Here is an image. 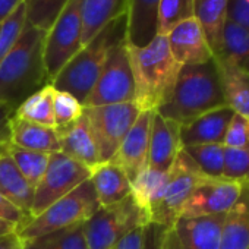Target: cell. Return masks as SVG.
<instances>
[{
    "instance_id": "obj_1",
    "label": "cell",
    "mask_w": 249,
    "mask_h": 249,
    "mask_svg": "<svg viewBox=\"0 0 249 249\" xmlns=\"http://www.w3.org/2000/svg\"><path fill=\"white\" fill-rule=\"evenodd\" d=\"M46 34L25 22L18 41L0 63V101L18 107L50 84L44 68Z\"/></svg>"
},
{
    "instance_id": "obj_2",
    "label": "cell",
    "mask_w": 249,
    "mask_h": 249,
    "mask_svg": "<svg viewBox=\"0 0 249 249\" xmlns=\"http://www.w3.org/2000/svg\"><path fill=\"white\" fill-rule=\"evenodd\" d=\"M135 82V104L141 111H157L170 97L180 65L172 56L166 36H156L144 47L129 46Z\"/></svg>"
},
{
    "instance_id": "obj_3",
    "label": "cell",
    "mask_w": 249,
    "mask_h": 249,
    "mask_svg": "<svg viewBox=\"0 0 249 249\" xmlns=\"http://www.w3.org/2000/svg\"><path fill=\"white\" fill-rule=\"evenodd\" d=\"M226 106L215 59L201 65L182 66L169 100L157 110L179 124Z\"/></svg>"
},
{
    "instance_id": "obj_4",
    "label": "cell",
    "mask_w": 249,
    "mask_h": 249,
    "mask_svg": "<svg viewBox=\"0 0 249 249\" xmlns=\"http://www.w3.org/2000/svg\"><path fill=\"white\" fill-rule=\"evenodd\" d=\"M126 38V14L106 25L88 44H85L50 82L56 91L69 92L81 104L92 91L108 50Z\"/></svg>"
},
{
    "instance_id": "obj_5",
    "label": "cell",
    "mask_w": 249,
    "mask_h": 249,
    "mask_svg": "<svg viewBox=\"0 0 249 249\" xmlns=\"http://www.w3.org/2000/svg\"><path fill=\"white\" fill-rule=\"evenodd\" d=\"M98 208L100 204L94 186L88 179L71 194L52 204L41 214L30 217L17 230V234L22 242H28L53 231L84 224Z\"/></svg>"
},
{
    "instance_id": "obj_6",
    "label": "cell",
    "mask_w": 249,
    "mask_h": 249,
    "mask_svg": "<svg viewBox=\"0 0 249 249\" xmlns=\"http://www.w3.org/2000/svg\"><path fill=\"white\" fill-rule=\"evenodd\" d=\"M148 223L147 215L137 205L132 195L114 205L100 207L84 223L88 249H111L129 231Z\"/></svg>"
},
{
    "instance_id": "obj_7",
    "label": "cell",
    "mask_w": 249,
    "mask_h": 249,
    "mask_svg": "<svg viewBox=\"0 0 249 249\" xmlns=\"http://www.w3.org/2000/svg\"><path fill=\"white\" fill-rule=\"evenodd\" d=\"M134 98L135 82L131 68L129 47L126 38H123L108 50L101 73L82 106H108L134 101Z\"/></svg>"
},
{
    "instance_id": "obj_8",
    "label": "cell",
    "mask_w": 249,
    "mask_h": 249,
    "mask_svg": "<svg viewBox=\"0 0 249 249\" xmlns=\"http://www.w3.org/2000/svg\"><path fill=\"white\" fill-rule=\"evenodd\" d=\"M84 113L88 117L91 131L95 138L101 163L110 161L124 137L128 135L141 108L135 101L97 106V107H84Z\"/></svg>"
},
{
    "instance_id": "obj_9",
    "label": "cell",
    "mask_w": 249,
    "mask_h": 249,
    "mask_svg": "<svg viewBox=\"0 0 249 249\" xmlns=\"http://www.w3.org/2000/svg\"><path fill=\"white\" fill-rule=\"evenodd\" d=\"M82 47V0H69L46 34L44 68L50 82Z\"/></svg>"
},
{
    "instance_id": "obj_10",
    "label": "cell",
    "mask_w": 249,
    "mask_h": 249,
    "mask_svg": "<svg viewBox=\"0 0 249 249\" xmlns=\"http://www.w3.org/2000/svg\"><path fill=\"white\" fill-rule=\"evenodd\" d=\"M207 179L208 178L198 169L194 160L182 148L169 170L164 192L151 211L150 223H157L172 229L192 191Z\"/></svg>"
},
{
    "instance_id": "obj_11",
    "label": "cell",
    "mask_w": 249,
    "mask_h": 249,
    "mask_svg": "<svg viewBox=\"0 0 249 249\" xmlns=\"http://www.w3.org/2000/svg\"><path fill=\"white\" fill-rule=\"evenodd\" d=\"M92 170L63 153H52L49 166L34 191L30 217L41 214L56 201L62 199L91 178Z\"/></svg>"
},
{
    "instance_id": "obj_12",
    "label": "cell",
    "mask_w": 249,
    "mask_h": 249,
    "mask_svg": "<svg viewBox=\"0 0 249 249\" xmlns=\"http://www.w3.org/2000/svg\"><path fill=\"white\" fill-rule=\"evenodd\" d=\"M242 183L227 179H207L199 183L180 210L179 217L226 214L237 201Z\"/></svg>"
},
{
    "instance_id": "obj_13",
    "label": "cell",
    "mask_w": 249,
    "mask_h": 249,
    "mask_svg": "<svg viewBox=\"0 0 249 249\" xmlns=\"http://www.w3.org/2000/svg\"><path fill=\"white\" fill-rule=\"evenodd\" d=\"M154 111H141L134 126L124 137L119 150L110 160L119 166L131 183L148 169V150H150V129Z\"/></svg>"
},
{
    "instance_id": "obj_14",
    "label": "cell",
    "mask_w": 249,
    "mask_h": 249,
    "mask_svg": "<svg viewBox=\"0 0 249 249\" xmlns=\"http://www.w3.org/2000/svg\"><path fill=\"white\" fill-rule=\"evenodd\" d=\"M166 37L172 56L180 66L201 65L214 59L205 34L195 18L178 24Z\"/></svg>"
},
{
    "instance_id": "obj_15",
    "label": "cell",
    "mask_w": 249,
    "mask_h": 249,
    "mask_svg": "<svg viewBox=\"0 0 249 249\" xmlns=\"http://www.w3.org/2000/svg\"><path fill=\"white\" fill-rule=\"evenodd\" d=\"M180 124L163 117L154 111L151 117L150 129V150H148V167L153 170L167 173L173 166L180 145Z\"/></svg>"
},
{
    "instance_id": "obj_16",
    "label": "cell",
    "mask_w": 249,
    "mask_h": 249,
    "mask_svg": "<svg viewBox=\"0 0 249 249\" xmlns=\"http://www.w3.org/2000/svg\"><path fill=\"white\" fill-rule=\"evenodd\" d=\"M226 214L179 217L172 229L183 249H220Z\"/></svg>"
},
{
    "instance_id": "obj_17",
    "label": "cell",
    "mask_w": 249,
    "mask_h": 249,
    "mask_svg": "<svg viewBox=\"0 0 249 249\" xmlns=\"http://www.w3.org/2000/svg\"><path fill=\"white\" fill-rule=\"evenodd\" d=\"M56 132L60 142V153L82 163L91 170L101 164L95 138L85 113L72 123L56 128Z\"/></svg>"
},
{
    "instance_id": "obj_18",
    "label": "cell",
    "mask_w": 249,
    "mask_h": 249,
    "mask_svg": "<svg viewBox=\"0 0 249 249\" xmlns=\"http://www.w3.org/2000/svg\"><path fill=\"white\" fill-rule=\"evenodd\" d=\"M234 111L227 107H218L196 119L180 124V145H199V144H223L224 135Z\"/></svg>"
},
{
    "instance_id": "obj_19",
    "label": "cell",
    "mask_w": 249,
    "mask_h": 249,
    "mask_svg": "<svg viewBox=\"0 0 249 249\" xmlns=\"http://www.w3.org/2000/svg\"><path fill=\"white\" fill-rule=\"evenodd\" d=\"M160 0H128L126 41L132 47H144L157 36Z\"/></svg>"
},
{
    "instance_id": "obj_20",
    "label": "cell",
    "mask_w": 249,
    "mask_h": 249,
    "mask_svg": "<svg viewBox=\"0 0 249 249\" xmlns=\"http://www.w3.org/2000/svg\"><path fill=\"white\" fill-rule=\"evenodd\" d=\"M100 207L114 205L128 198L132 191V183L124 172L111 161L98 164L89 178Z\"/></svg>"
},
{
    "instance_id": "obj_21",
    "label": "cell",
    "mask_w": 249,
    "mask_h": 249,
    "mask_svg": "<svg viewBox=\"0 0 249 249\" xmlns=\"http://www.w3.org/2000/svg\"><path fill=\"white\" fill-rule=\"evenodd\" d=\"M220 249H249V182L242 183L237 201L226 214Z\"/></svg>"
},
{
    "instance_id": "obj_22",
    "label": "cell",
    "mask_w": 249,
    "mask_h": 249,
    "mask_svg": "<svg viewBox=\"0 0 249 249\" xmlns=\"http://www.w3.org/2000/svg\"><path fill=\"white\" fill-rule=\"evenodd\" d=\"M224 103L236 114H242L249 119V72L242 71L236 65L224 59H215Z\"/></svg>"
},
{
    "instance_id": "obj_23",
    "label": "cell",
    "mask_w": 249,
    "mask_h": 249,
    "mask_svg": "<svg viewBox=\"0 0 249 249\" xmlns=\"http://www.w3.org/2000/svg\"><path fill=\"white\" fill-rule=\"evenodd\" d=\"M12 142L17 147L40 151V153H60V142L56 128L44 126L19 117L12 119Z\"/></svg>"
},
{
    "instance_id": "obj_24",
    "label": "cell",
    "mask_w": 249,
    "mask_h": 249,
    "mask_svg": "<svg viewBox=\"0 0 249 249\" xmlns=\"http://www.w3.org/2000/svg\"><path fill=\"white\" fill-rule=\"evenodd\" d=\"M128 0H82V46L106 25L126 14Z\"/></svg>"
},
{
    "instance_id": "obj_25",
    "label": "cell",
    "mask_w": 249,
    "mask_h": 249,
    "mask_svg": "<svg viewBox=\"0 0 249 249\" xmlns=\"http://www.w3.org/2000/svg\"><path fill=\"white\" fill-rule=\"evenodd\" d=\"M34 188L25 180L11 156L0 157V194L27 215L31 214Z\"/></svg>"
},
{
    "instance_id": "obj_26",
    "label": "cell",
    "mask_w": 249,
    "mask_h": 249,
    "mask_svg": "<svg viewBox=\"0 0 249 249\" xmlns=\"http://www.w3.org/2000/svg\"><path fill=\"white\" fill-rule=\"evenodd\" d=\"M230 0H195L194 18L199 22L208 46L215 57L220 52L221 33L227 21Z\"/></svg>"
},
{
    "instance_id": "obj_27",
    "label": "cell",
    "mask_w": 249,
    "mask_h": 249,
    "mask_svg": "<svg viewBox=\"0 0 249 249\" xmlns=\"http://www.w3.org/2000/svg\"><path fill=\"white\" fill-rule=\"evenodd\" d=\"M214 59H224L242 71L249 72V31L227 19L223 33L220 52Z\"/></svg>"
},
{
    "instance_id": "obj_28",
    "label": "cell",
    "mask_w": 249,
    "mask_h": 249,
    "mask_svg": "<svg viewBox=\"0 0 249 249\" xmlns=\"http://www.w3.org/2000/svg\"><path fill=\"white\" fill-rule=\"evenodd\" d=\"M167 173L153 170V169H145L134 182H132V191L131 195L137 205L141 208V211L147 215L148 221L151 218V211L160 201L166 183H167Z\"/></svg>"
},
{
    "instance_id": "obj_29",
    "label": "cell",
    "mask_w": 249,
    "mask_h": 249,
    "mask_svg": "<svg viewBox=\"0 0 249 249\" xmlns=\"http://www.w3.org/2000/svg\"><path fill=\"white\" fill-rule=\"evenodd\" d=\"M54 88L49 84L25 98L15 110V117L30 120L44 126L54 128V110H53Z\"/></svg>"
},
{
    "instance_id": "obj_30",
    "label": "cell",
    "mask_w": 249,
    "mask_h": 249,
    "mask_svg": "<svg viewBox=\"0 0 249 249\" xmlns=\"http://www.w3.org/2000/svg\"><path fill=\"white\" fill-rule=\"evenodd\" d=\"M22 243L24 249H88L84 224L53 231Z\"/></svg>"
},
{
    "instance_id": "obj_31",
    "label": "cell",
    "mask_w": 249,
    "mask_h": 249,
    "mask_svg": "<svg viewBox=\"0 0 249 249\" xmlns=\"http://www.w3.org/2000/svg\"><path fill=\"white\" fill-rule=\"evenodd\" d=\"M182 148L208 179H223V170H224L223 144H199V145H189Z\"/></svg>"
},
{
    "instance_id": "obj_32",
    "label": "cell",
    "mask_w": 249,
    "mask_h": 249,
    "mask_svg": "<svg viewBox=\"0 0 249 249\" xmlns=\"http://www.w3.org/2000/svg\"><path fill=\"white\" fill-rule=\"evenodd\" d=\"M69 0H24L27 24L49 33Z\"/></svg>"
},
{
    "instance_id": "obj_33",
    "label": "cell",
    "mask_w": 249,
    "mask_h": 249,
    "mask_svg": "<svg viewBox=\"0 0 249 249\" xmlns=\"http://www.w3.org/2000/svg\"><path fill=\"white\" fill-rule=\"evenodd\" d=\"M9 156L12 157L14 163L17 164L18 170L22 173L25 180L36 189L46 173V169H47L49 160H50V154L25 150V148L12 145Z\"/></svg>"
},
{
    "instance_id": "obj_34",
    "label": "cell",
    "mask_w": 249,
    "mask_h": 249,
    "mask_svg": "<svg viewBox=\"0 0 249 249\" xmlns=\"http://www.w3.org/2000/svg\"><path fill=\"white\" fill-rule=\"evenodd\" d=\"M195 0H160L157 36H167L178 24L194 18Z\"/></svg>"
},
{
    "instance_id": "obj_35",
    "label": "cell",
    "mask_w": 249,
    "mask_h": 249,
    "mask_svg": "<svg viewBox=\"0 0 249 249\" xmlns=\"http://www.w3.org/2000/svg\"><path fill=\"white\" fill-rule=\"evenodd\" d=\"M25 22V6L22 3L6 21L0 24V63L5 60L8 53L18 41Z\"/></svg>"
},
{
    "instance_id": "obj_36",
    "label": "cell",
    "mask_w": 249,
    "mask_h": 249,
    "mask_svg": "<svg viewBox=\"0 0 249 249\" xmlns=\"http://www.w3.org/2000/svg\"><path fill=\"white\" fill-rule=\"evenodd\" d=\"M223 179L234 182H249V147L227 148L224 147Z\"/></svg>"
},
{
    "instance_id": "obj_37",
    "label": "cell",
    "mask_w": 249,
    "mask_h": 249,
    "mask_svg": "<svg viewBox=\"0 0 249 249\" xmlns=\"http://www.w3.org/2000/svg\"><path fill=\"white\" fill-rule=\"evenodd\" d=\"M53 110H54V128L65 126L68 123L79 119L84 114V106L69 92L56 91L53 98Z\"/></svg>"
},
{
    "instance_id": "obj_38",
    "label": "cell",
    "mask_w": 249,
    "mask_h": 249,
    "mask_svg": "<svg viewBox=\"0 0 249 249\" xmlns=\"http://www.w3.org/2000/svg\"><path fill=\"white\" fill-rule=\"evenodd\" d=\"M223 145L227 148H245L249 147V119L242 114H233Z\"/></svg>"
},
{
    "instance_id": "obj_39",
    "label": "cell",
    "mask_w": 249,
    "mask_h": 249,
    "mask_svg": "<svg viewBox=\"0 0 249 249\" xmlns=\"http://www.w3.org/2000/svg\"><path fill=\"white\" fill-rule=\"evenodd\" d=\"M17 106L0 101V157L9 156L14 145L12 142V119L15 116Z\"/></svg>"
},
{
    "instance_id": "obj_40",
    "label": "cell",
    "mask_w": 249,
    "mask_h": 249,
    "mask_svg": "<svg viewBox=\"0 0 249 249\" xmlns=\"http://www.w3.org/2000/svg\"><path fill=\"white\" fill-rule=\"evenodd\" d=\"M167 227L157 224V223H148L144 229V243L142 249H163L164 239L167 233Z\"/></svg>"
},
{
    "instance_id": "obj_41",
    "label": "cell",
    "mask_w": 249,
    "mask_h": 249,
    "mask_svg": "<svg viewBox=\"0 0 249 249\" xmlns=\"http://www.w3.org/2000/svg\"><path fill=\"white\" fill-rule=\"evenodd\" d=\"M227 19L249 31V3H246L245 0H230Z\"/></svg>"
},
{
    "instance_id": "obj_42",
    "label": "cell",
    "mask_w": 249,
    "mask_h": 249,
    "mask_svg": "<svg viewBox=\"0 0 249 249\" xmlns=\"http://www.w3.org/2000/svg\"><path fill=\"white\" fill-rule=\"evenodd\" d=\"M0 218L8 220V221L17 224L18 229H19L30 218V215L22 213L18 207H15L11 201H8L2 194H0Z\"/></svg>"
},
{
    "instance_id": "obj_43",
    "label": "cell",
    "mask_w": 249,
    "mask_h": 249,
    "mask_svg": "<svg viewBox=\"0 0 249 249\" xmlns=\"http://www.w3.org/2000/svg\"><path fill=\"white\" fill-rule=\"evenodd\" d=\"M144 229H145V226H140V227L134 229L124 237H122L111 249H142Z\"/></svg>"
},
{
    "instance_id": "obj_44",
    "label": "cell",
    "mask_w": 249,
    "mask_h": 249,
    "mask_svg": "<svg viewBox=\"0 0 249 249\" xmlns=\"http://www.w3.org/2000/svg\"><path fill=\"white\" fill-rule=\"evenodd\" d=\"M22 3L24 0H0V24L6 21Z\"/></svg>"
},
{
    "instance_id": "obj_45",
    "label": "cell",
    "mask_w": 249,
    "mask_h": 249,
    "mask_svg": "<svg viewBox=\"0 0 249 249\" xmlns=\"http://www.w3.org/2000/svg\"><path fill=\"white\" fill-rule=\"evenodd\" d=\"M0 249H24V243L17 233L0 237Z\"/></svg>"
},
{
    "instance_id": "obj_46",
    "label": "cell",
    "mask_w": 249,
    "mask_h": 249,
    "mask_svg": "<svg viewBox=\"0 0 249 249\" xmlns=\"http://www.w3.org/2000/svg\"><path fill=\"white\" fill-rule=\"evenodd\" d=\"M163 249H183L176 233L173 231V229H169L166 233V239H164V246Z\"/></svg>"
},
{
    "instance_id": "obj_47",
    "label": "cell",
    "mask_w": 249,
    "mask_h": 249,
    "mask_svg": "<svg viewBox=\"0 0 249 249\" xmlns=\"http://www.w3.org/2000/svg\"><path fill=\"white\" fill-rule=\"evenodd\" d=\"M17 229L18 226L8 221V220H3V218H0V237H3V236H8L11 233H17Z\"/></svg>"
},
{
    "instance_id": "obj_48",
    "label": "cell",
    "mask_w": 249,
    "mask_h": 249,
    "mask_svg": "<svg viewBox=\"0 0 249 249\" xmlns=\"http://www.w3.org/2000/svg\"><path fill=\"white\" fill-rule=\"evenodd\" d=\"M245 2H246V3H249V0H245Z\"/></svg>"
}]
</instances>
